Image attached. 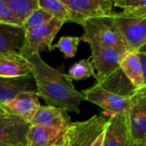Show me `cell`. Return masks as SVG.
I'll return each mask as SVG.
<instances>
[{
	"label": "cell",
	"mask_w": 146,
	"mask_h": 146,
	"mask_svg": "<svg viewBox=\"0 0 146 146\" xmlns=\"http://www.w3.org/2000/svg\"><path fill=\"white\" fill-rule=\"evenodd\" d=\"M26 58L32 64L31 74L38 96L50 106L79 113L80 105L85 99L74 87L70 77L47 64L40 54H34Z\"/></svg>",
	"instance_id": "cell-1"
},
{
	"label": "cell",
	"mask_w": 146,
	"mask_h": 146,
	"mask_svg": "<svg viewBox=\"0 0 146 146\" xmlns=\"http://www.w3.org/2000/svg\"><path fill=\"white\" fill-rule=\"evenodd\" d=\"M113 14L92 17L86 20L81 24L84 29V33L80 40L89 44L97 43L113 47L124 53L128 52L116 26Z\"/></svg>",
	"instance_id": "cell-2"
},
{
	"label": "cell",
	"mask_w": 146,
	"mask_h": 146,
	"mask_svg": "<svg viewBox=\"0 0 146 146\" xmlns=\"http://www.w3.org/2000/svg\"><path fill=\"white\" fill-rule=\"evenodd\" d=\"M108 120L102 115H94L84 121L72 122L65 131L62 143L64 146H92L105 131Z\"/></svg>",
	"instance_id": "cell-3"
},
{
	"label": "cell",
	"mask_w": 146,
	"mask_h": 146,
	"mask_svg": "<svg viewBox=\"0 0 146 146\" xmlns=\"http://www.w3.org/2000/svg\"><path fill=\"white\" fill-rule=\"evenodd\" d=\"M63 24L62 21L53 17L46 24L24 31L23 43L19 53L26 58L34 54H40L46 49L52 51V41Z\"/></svg>",
	"instance_id": "cell-4"
},
{
	"label": "cell",
	"mask_w": 146,
	"mask_h": 146,
	"mask_svg": "<svg viewBox=\"0 0 146 146\" xmlns=\"http://www.w3.org/2000/svg\"><path fill=\"white\" fill-rule=\"evenodd\" d=\"M85 101L102 108L110 116L127 115L132 102V97L126 96L96 84L82 92Z\"/></svg>",
	"instance_id": "cell-5"
},
{
	"label": "cell",
	"mask_w": 146,
	"mask_h": 146,
	"mask_svg": "<svg viewBox=\"0 0 146 146\" xmlns=\"http://www.w3.org/2000/svg\"><path fill=\"white\" fill-rule=\"evenodd\" d=\"M91 63L95 68L96 82H101L118 72L120 62L125 53L97 43H90Z\"/></svg>",
	"instance_id": "cell-6"
},
{
	"label": "cell",
	"mask_w": 146,
	"mask_h": 146,
	"mask_svg": "<svg viewBox=\"0 0 146 146\" xmlns=\"http://www.w3.org/2000/svg\"><path fill=\"white\" fill-rule=\"evenodd\" d=\"M121 38L128 52L137 51L146 44V18L113 14Z\"/></svg>",
	"instance_id": "cell-7"
},
{
	"label": "cell",
	"mask_w": 146,
	"mask_h": 146,
	"mask_svg": "<svg viewBox=\"0 0 146 146\" xmlns=\"http://www.w3.org/2000/svg\"><path fill=\"white\" fill-rule=\"evenodd\" d=\"M70 15V22L78 24L86 20L113 14V6L106 0H59Z\"/></svg>",
	"instance_id": "cell-8"
},
{
	"label": "cell",
	"mask_w": 146,
	"mask_h": 146,
	"mask_svg": "<svg viewBox=\"0 0 146 146\" xmlns=\"http://www.w3.org/2000/svg\"><path fill=\"white\" fill-rule=\"evenodd\" d=\"M132 146H146V96L135 95L126 115Z\"/></svg>",
	"instance_id": "cell-9"
},
{
	"label": "cell",
	"mask_w": 146,
	"mask_h": 146,
	"mask_svg": "<svg viewBox=\"0 0 146 146\" xmlns=\"http://www.w3.org/2000/svg\"><path fill=\"white\" fill-rule=\"evenodd\" d=\"M29 124L23 119L5 113L0 117V145L26 146Z\"/></svg>",
	"instance_id": "cell-10"
},
{
	"label": "cell",
	"mask_w": 146,
	"mask_h": 146,
	"mask_svg": "<svg viewBox=\"0 0 146 146\" xmlns=\"http://www.w3.org/2000/svg\"><path fill=\"white\" fill-rule=\"evenodd\" d=\"M40 104L39 96L34 91H23L2 106L7 114L17 116L29 124Z\"/></svg>",
	"instance_id": "cell-11"
},
{
	"label": "cell",
	"mask_w": 146,
	"mask_h": 146,
	"mask_svg": "<svg viewBox=\"0 0 146 146\" xmlns=\"http://www.w3.org/2000/svg\"><path fill=\"white\" fill-rule=\"evenodd\" d=\"M68 112L54 106H40L29 125H38L65 131L71 124Z\"/></svg>",
	"instance_id": "cell-12"
},
{
	"label": "cell",
	"mask_w": 146,
	"mask_h": 146,
	"mask_svg": "<svg viewBox=\"0 0 146 146\" xmlns=\"http://www.w3.org/2000/svg\"><path fill=\"white\" fill-rule=\"evenodd\" d=\"M103 146H132L126 115L110 116L104 131Z\"/></svg>",
	"instance_id": "cell-13"
},
{
	"label": "cell",
	"mask_w": 146,
	"mask_h": 146,
	"mask_svg": "<svg viewBox=\"0 0 146 146\" xmlns=\"http://www.w3.org/2000/svg\"><path fill=\"white\" fill-rule=\"evenodd\" d=\"M32 64L18 52H0V77L19 78L31 74Z\"/></svg>",
	"instance_id": "cell-14"
},
{
	"label": "cell",
	"mask_w": 146,
	"mask_h": 146,
	"mask_svg": "<svg viewBox=\"0 0 146 146\" xmlns=\"http://www.w3.org/2000/svg\"><path fill=\"white\" fill-rule=\"evenodd\" d=\"M23 91L36 92V85L33 76L28 75L19 78L0 77V106L14 98Z\"/></svg>",
	"instance_id": "cell-15"
},
{
	"label": "cell",
	"mask_w": 146,
	"mask_h": 146,
	"mask_svg": "<svg viewBox=\"0 0 146 146\" xmlns=\"http://www.w3.org/2000/svg\"><path fill=\"white\" fill-rule=\"evenodd\" d=\"M65 131L38 125H29L26 146H52L62 143Z\"/></svg>",
	"instance_id": "cell-16"
},
{
	"label": "cell",
	"mask_w": 146,
	"mask_h": 146,
	"mask_svg": "<svg viewBox=\"0 0 146 146\" xmlns=\"http://www.w3.org/2000/svg\"><path fill=\"white\" fill-rule=\"evenodd\" d=\"M119 68L136 90L144 86L142 67L137 51L126 52L120 62Z\"/></svg>",
	"instance_id": "cell-17"
},
{
	"label": "cell",
	"mask_w": 146,
	"mask_h": 146,
	"mask_svg": "<svg viewBox=\"0 0 146 146\" xmlns=\"http://www.w3.org/2000/svg\"><path fill=\"white\" fill-rule=\"evenodd\" d=\"M24 39L23 28L0 24V52H20Z\"/></svg>",
	"instance_id": "cell-18"
},
{
	"label": "cell",
	"mask_w": 146,
	"mask_h": 146,
	"mask_svg": "<svg viewBox=\"0 0 146 146\" xmlns=\"http://www.w3.org/2000/svg\"><path fill=\"white\" fill-rule=\"evenodd\" d=\"M71 80H84L91 77H96V70L91 63L90 58L81 59L73 64L67 74Z\"/></svg>",
	"instance_id": "cell-19"
},
{
	"label": "cell",
	"mask_w": 146,
	"mask_h": 146,
	"mask_svg": "<svg viewBox=\"0 0 146 146\" xmlns=\"http://www.w3.org/2000/svg\"><path fill=\"white\" fill-rule=\"evenodd\" d=\"M38 7L64 23L70 22L69 12L59 0H38Z\"/></svg>",
	"instance_id": "cell-20"
},
{
	"label": "cell",
	"mask_w": 146,
	"mask_h": 146,
	"mask_svg": "<svg viewBox=\"0 0 146 146\" xmlns=\"http://www.w3.org/2000/svg\"><path fill=\"white\" fill-rule=\"evenodd\" d=\"M12 12L17 16L23 23L31 12L38 9V0H3Z\"/></svg>",
	"instance_id": "cell-21"
},
{
	"label": "cell",
	"mask_w": 146,
	"mask_h": 146,
	"mask_svg": "<svg viewBox=\"0 0 146 146\" xmlns=\"http://www.w3.org/2000/svg\"><path fill=\"white\" fill-rule=\"evenodd\" d=\"M80 41V37L78 36H63L52 46V49L58 48L65 58H71L77 54Z\"/></svg>",
	"instance_id": "cell-22"
},
{
	"label": "cell",
	"mask_w": 146,
	"mask_h": 146,
	"mask_svg": "<svg viewBox=\"0 0 146 146\" xmlns=\"http://www.w3.org/2000/svg\"><path fill=\"white\" fill-rule=\"evenodd\" d=\"M53 17L46 12L45 11L38 8L29 14V16L25 19L23 24V29L24 31L30 30L32 29L37 28L46 23L50 22Z\"/></svg>",
	"instance_id": "cell-23"
},
{
	"label": "cell",
	"mask_w": 146,
	"mask_h": 146,
	"mask_svg": "<svg viewBox=\"0 0 146 146\" xmlns=\"http://www.w3.org/2000/svg\"><path fill=\"white\" fill-rule=\"evenodd\" d=\"M0 24L19 28H23V21L12 12V11L3 0H0Z\"/></svg>",
	"instance_id": "cell-24"
},
{
	"label": "cell",
	"mask_w": 146,
	"mask_h": 146,
	"mask_svg": "<svg viewBox=\"0 0 146 146\" xmlns=\"http://www.w3.org/2000/svg\"><path fill=\"white\" fill-rule=\"evenodd\" d=\"M113 7L119 8L122 11L144 8L146 7V0H116Z\"/></svg>",
	"instance_id": "cell-25"
},
{
	"label": "cell",
	"mask_w": 146,
	"mask_h": 146,
	"mask_svg": "<svg viewBox=\"0 0 146 146\" xmlns=\"http://www.w3.org/2000/svg\"><path fill=\"white\" fill-rule=\"evenodd\" d=\"M121 15L128 16V17H145L146 18V7L136 9V10H130V11H122L119 12Z\"/></svg>",
	"instance_id": "cell-26"
},
{
	"label": "cell",
	"mask_w": 146,
	"mask_h": 146,
	"mask_svg": "<svg viewBox=\"0 0 146 146\" xmlns=\"http://www.w3.org/2000/svg\"><path fill=\"white\" fill-rule=\"evenodd\" d=\"M138 57H139V60H140V64H141V67H142L143 81H144V86H145L146 85V53L138 52Z\"/></svg>",
	"instance_id": "cell-27"
},
{
	"label": "cell",
	"mask_w": 146,
	"mask_h": 146,
	"mask_svg": "<svg viewBox=\"0 0 146 146\" xmlns=\"http://www.w3.org/2000/svg\"><path fill=\"white\" fill-rule=\"evenodd\" d=\"M104 131L97 137L92 146H103V140H104Z\"/></svg>",
	"instance_id": "cell-28"
},
{
	"label": "cell",
	"mask_w": 146,
	"mask_h": 146,
	"mask_svg": "<svg viewBox=\"0 0 146 146\" xmlns=\"http://www.w3.org/2000/svg\"><path fill=\"white\" fill-rule=\"evenodd\" d=\"M135 95H137V96H146V85L144 87H143L142 89L136 90V94Z\"/></svg>",
	"instance_id": "cell-29"
},
{
	"label": "cell",
	"mask_w": 146,
	"mask_h": 146,
	"mask_svg": "<svg viewBox=\"0 0 146 146\" xmlns=\"http://www.w3.org/2000/svg\"><path fill=\"white\" fill-rule=\"evenodd\" d=\"M137 52H143V53H146V44L143 45V46H141Z\"/></svg>",
	"instance_id": "cell-30"
},
{
	"label": "cell",
	"mask_w": 146,
	"mask_h": 146,
	"mask_svg": "<svg viewBox=\"0 0 146 146\" xmlns=\"http://www.w3.org/2000/svg\"><path fill=\"white\" fill-rule=\"evenodd\" d=\"M6 113L5 112V110L3 109V108L1 107V106H0V117H1V116H3V115H5Z\"/></svg>",
	"instance_id": "cell-31"
},
{
	"label": "cell",
	"mask_w": 146,
	"mask_h": 146,
	"mask_svg": "<svg viewBox=\"0 0 146 146\" xmlns=\"http://www.w3.org/2000/svg\"><path fill=\"white\" fill-rule=\"evenodd\" d=\"M106 1H107L108 4H110V5L113 7V4H114V2L116 1V0H106Z\"/></svg>",
	"instance_id": "cell-32"
},
{
	"label": "cell",
	"mask_w": 146,
	"mask_h": 146,
	"mask_svg": "<svg viewBox=\"0 0 146 146\" xmlns=\"http://www.w3.org/2000/svg\"><path fill=\"white\" fill-rule=\"evenodd\" d=\"M52 146H64L63 143H57V144H54Z\"/></svg>",
	"instance_id": "cell-33"
},
{
	"label": "cell",
	"mask_w": 146,
	"mask_h": 146,
	"mask_svg": "<svg viewBox=\"0 0 146 146\" xmlns=\"http://www.w3.org/2000/svg\"><path fill=\"white\" fill-rule=\"evenodd\" d=\"M0 146H10V145H0Z\"/></svg>",
	"instance_id": "cell-34"
}]
</instances>
